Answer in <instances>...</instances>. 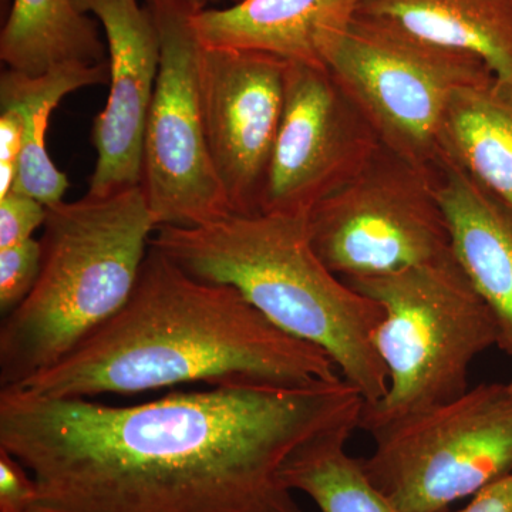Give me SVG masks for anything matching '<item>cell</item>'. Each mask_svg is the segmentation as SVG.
<instances>
[{
    "label": "cell",
    "instance_id": "23",
    "mask_svg": "<svg viewBox=\"0 0 512 512\" xmlns=\"http://www.w3.org/2000/svg\"><path fill=\"white\" fill-rule=\"evenodd\" d=\"M35 495L29 471L0 448V512H28Z\"/></svg>",
    "mask_w": 512,
    "mask_h": 512
},
{
    "label": "cell",
    "instance_id": "10",
    "mask_svg": "<svg viewBox=\"0 0 512 512\" xmlns=\"http://www.w3.org/2000/svg\"><path fill=\"white\" fill-rule=\"evenodd\" d=\"M380 147L376 131L326 67L288 62L261 214L308 217L355 178Z\"/></svg>",
    "mask_w": 512,
    "mask_h": 512
},
{
    "label": "cell",
    "instance_id": "12",
    "mask_svg": "<svg viewBox=\"0 0 512 512\" xmlns=\"http://www.w3.org/2000/svg\"><path fill=\"white\" fill-rule=\"evenodd\" d=\"M74 2L100 23L109 63V97L93 124L97 158L87 194H116L140 187L144 130L160 73V33L150 8L138 0Z\"/></svg>",
    "mask_w": 512,
    "mask_h": 512
},
{
    "label": "cell",
    "instance_id": "15",
    "mask_svg": "<svg viewBox=\"0 0 512 512\" xmlns=\"http://www.w3.org/2000/svg\"><path fill=\"white\" fill-rule=\"evenodd\" d=\"M357 13L476 56L512 87V0H359Z\"/></svg>",
    "mask_w": 512,
    "mask_h": 512
},
{
    "label": "cell",
    "instance_id": "5",
    "mask_svg": "<svg viewBox=\"0 0 512 512\" xmlns=\"http://www.w3.org/2000/svg\"><path fill=\"white\" fill-rule=\"evenodd\" d=\"M343 281L383 308L373 345L389 386L363 407L359 429L370 436L466 393L471 363L497 346L493 312L456 258Z\"/></svg>",
    "mask_w": 512,
    "mask_h": 512
},
{
    "label": "cell",
    "instance_id": "2",
    "mask_svg": "<svg viewBox=\"0 0 512 512\" xmlns=\"http://www.w3.org/2000/svg\"><path fill=\"white\" fill-rule=\"evenodd\" d=\"M336 369L325 350L279 329L237 289L201 281L150 247L124 308L16 387L94 399L192 383L302 386L339 379Z\"/></svg>",
    "mask_w": 512,
    "mask_h": 512
},
{
    "label": "cell",
    "instance_id": "3",
    "mask_svg": "<svg viewBox=\"0 0 512 512\" xmlns=\"http://www.w3.org/2000/svg\"><path fill=\"white\" fill-rule=\"evenodd\" d=\"M151 247L188 274L237 289L288 335L325 350L365 404L389 375L373 345L383 308L323 264L306 218L231 215L202 227H160Z\"/></svg>",
    "mask_w": 512,
    "mask_h": 512
},
{
    "label": "cell",
    "instance_id": "16",
    "mask_svg": "<svg viewBox=\"0 0 512 512\" xmlns=\"http://www.w3.org/2000/svg\"><path fill=\"white\" fill-rule=\"evenodd\" d=\"M109 84V63H69L39 76L6 69L0 76V106L20 111L25 123V143L18 178L12 191L22 192L46 207L64 201L69 180L46 150V133L53 111L84 87Z\"/></svg>",
    "mask_w": 512,
    "mask_h": 512
},
{
    "label": "cell",
    "instance_id": "19",
    "mask_svg": "<svg viewBox=\"0 0 512 512\" xmlns=\"http://www.w3.org/2000/svg\"><path fill=\"white\" fill-rule=\"evenodd\" d=\"M356 429L338 427L303 443L282 467V480L322 512H400L367 476L362 458L346 451Z\"/></svg>",
    "mask_w": 512,
    "mask_h": 512
},
{
    "label": "cell",
    "instance_id": "6",
    "mask_svg": "<svg viewBox=\"0 0 512 512\" xmlns=\"http://www.w3.org/2000/svg\"><path fill=\"white\" fill-rule=\"evenodd\" d=\"M325 66L383 146L430 171L443 160L440 128L451 97L495 76L476 56L359 13Z\"/></svg>",
    "mask_w": 512,
    "mask_h": 512
},
{
    "label": "cell",
    "instance_id": "22",
    "mask_svg": "<svg viewBox=\"0 0 512 512\" xmlns=\"http://www.w3.org/2000/svg\"><path fill=\"white\" fill-rule=\"evenodd\" d=\"M25 143L22 114L12 106H0V198L15 187Z\"/></svg>",
    "mask_w": 512,
    "mask_h": 512
},
{
    "label": "cell",
    "instance_id": "25",
    "mask_svg": "<svg viewBox=\"0 0 512 512\" xmlns=\"http://www.w3.org/2000/svg\"><path fill=\"white\" fill-rule=\"evenodd\" d=\"M183 3L185 8L191 10V12L198 13L201 10L210 8L211 3L217 2V0H178Z\"/></svg>",
    "mask_w": 512,
    "mask_h": 512
},
{
    "label": "cell",
    "instance_id": "9",
    "mask_svg": "<svg viewBox=\"0 0 512 512\" xmlns=\"http://www.w3.org/2000/svg\"><path fill=\"white\" fill-rule=\"evenodd\" d=\"M161 40L144 130L140 188L160 227H202L234 215L208 148L200 92L202 43L178 0H144Z\"/></svg>",
    "mask_w": 512,
    "mask_h": 512
},
{
    "label": "cell",
    "instance_id": "17",
    "mask_svg": "<svg viewBox=\"0 0 512 512\" xmlns=\"http://www.w3.org/2000/svg\"><path fill=\"white\" fill-rule=\"evenodd\" d=\"M440 150L512 208V87L493 76L454 93Z\"/></svg>",
    "mask_w": 512,
    "mask_h": 512
},
{
    "label": "cell",
    "instance_id": "8",
    "mask_svg": "<svg viewBox=\"0 0 512 512\" xmlns=\"http://www.w3.org/2000/svg\"><path fill=\"white\" fill-rule=\"evenodd\" d=\"M437 178L439 171L417 167L382 144L355 178L309 212L313 249L342 279L453 259Z\"/></svg>",
    "mask_w": 512,
    "mask_h": 512
},
{
    "label": "cell",
    "instance_id": "26",
    "mask_svg": "<svg viewBox=\"0 0 512 512\" xmlns=\"http://www.w3.org/2000/svg\"><path fill=\"white\" fill-rule=\"evenodd\" d=\"M228 2H231L232 5H235V3L242 2V0H228Z\"/></svg>",
    "mask_w": 512,
    "mask_h": 512
},
{
    "label": "cell",
    "instance_id": "18",
    "mask_svg": "<svg viewBox=\"0 0 512 512\" xmlns=\"http://www.w3.org/2000/svg\"><path fill=\"white\" fill-rule=\"evenodd\" d=\"M100 23L74 0H13L0 33V60L6 69L39 76L69 63L107 60Z\"/></svg>",
    "mask_w": 512,
    "mask_h": 512
},
{
    "label": "cell",
    "instance_id": "13",
    "mask_svg": "<svg viewBox=\"0 0 512 512\" xmlns=\"http://www.w3.org/2000/svg\"><path fill=\"white\" fill-rule=\"evenodd\" d=\"M437 192L454 258L493 312L497 348L512 357V208L446 157Z\"/></svg>",
    "mask_w": 512,
    "mask_h": 512
},
{
    "label": "cell",
    "instance_id": "7",
    "mask_svg": "<svg viewBox=\"0 0 512 512\" xmlns=\"http://www.w3.org/2000/svg\"><path fill=\"white\" fill-rule=\"evenodd\" d=\"M372 437L363 467L394 507L447 512L512 473V380L477 384Z\"/></svg>",
    "mask_w": 512,
    "mask_h": 512
},
{
    "label": "cell",
    "instance_id": "20",
    "mask_svg": "<svg viewBox=\"0 0 512 512\" xmlns=\"http://www.w3.org/2000/svg\"><path fill=\"white\" fill-rule=\"evenodd\" d=\"M42 269L40 239L0 249V312L9 315L28 298Z\"/></svg>",
    "mask_w": 512,
    "mask_h": 512
},
{
    "label": "cell",
    "instance_id": "14",
    "mask_svg": "<svg viewBox=\"0 0 512 512\" xmlns=\"http://www.w3.org/2000/svg\"><path fill=\"white\" fill-rule=\"evenodd\" d=\"M357 9L359 0H242L194 13L192 26L207 47L326 67V55L352 25Z\"/></svg>",
    "mask_w": 512,
    "mask_h": 512
},
{
    "label": "cell",
    "instance_id": "24",
    "mask_svg": "<svg viewBox=\"0 0 512 512\" xmlns=\"http://www.w3.org/2000/svg\"><path fill=\"white\" fill-rule=\"evenodd\" d=\"M460 512H512V473L478 491Z\"/></svg>",
    "mask_w": 512,
    "mask_h": 512
},
{
    "label": "cell",
    "instance_id": "4",
    "mask_svg": "<svg viewBox=\"0 0 512 512\" xmlns=\"http://www.w3.org/2000/svg\"><path fill=\"white\" fill-rule=\"evenodd\" d=\"M157 228L140 187L47 207L39 279L0 326V387L57 365L124 308Z\"/></svg>",
    "mask_w": 512,
    "mask_h": 512
},
{
    "label": "cell",
    "instance_id": "21",
    "mask_svg": "<svg viewBox=\"0 0 512 512\" xmlns=\"http://www.w3.org/2000/svg\"><path fill=\"white\" fill-rule=\"evenodd\" d=\"M47 207L42 202L10 191L0 198V249L15 247L29 241L37 228H43Z\"/></svg>",
    "mask_w": 512,
    "mask_h": 512
},
{
    "label": "cell",
    "instance_id": "11",
    "mask_svg": "<svg viewBox=\"0 0 512 512\" xmlns=\"http://www.w3.org/2000/svg\"><path fill=\"white\" fill-rule=\"evenodd\" d=\"M288 62L251 50L207 47L200 56L205 134L234 215L261 214L285 104Z\"/></svg>",
    "mask_w": 512,
    "mask_h": 512
},
{
    "label": "cell",
    "instance_id": "1",
    "mask_svg": "<svg viewBox=\"0 0 512 512\" xmlns=\"http://www.w3.org/2000/svg\"><path fill=\"white\" fill-rule=\"evenodd\" d=\"M365 403L343 377L134 406L0 387V448L35 481L28 512H302L286 460L326 431L359 429Z\"/></svg>",
    "mask_w": 512,
    "mask_h": 512
}]
</instances>
